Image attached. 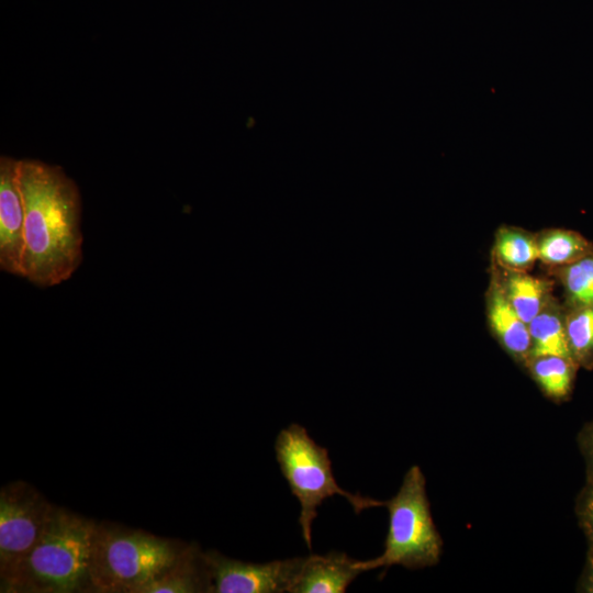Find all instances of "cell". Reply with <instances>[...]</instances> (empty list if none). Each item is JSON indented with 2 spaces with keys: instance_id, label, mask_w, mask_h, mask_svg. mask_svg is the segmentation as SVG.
<instances>
[{
  "instance_id": "7c38bea8",
  "label": "cell",
  "mask_w": 593,
  "mask_h": 593,
  "mask_svg": "<svg viewBox=\"0 0 593 593\" xmlns=\"http://www.w3.org/2000/svg\"><path fill=\"white\" fill-rule=\"evenodd\" d=\"M530 357L562 356L571 358L564 323V306L555 298L528 323ZM529 360V359H528Z\"/></svg>"
},
{
  "instance_id": "277c9868",
  "label": "cell",
  "mask_w": 593,
  "mask_h": 593,
  "mask_svg": "<svg viewBox=\"0 0 593 593\" xmlns=\"http://www.w3.org/2000/svg\"><path fill=\"white\" fill-rule=\"evenodd\" d=\"M389 512V529L384 550L377 558L356 564L362 572L391 566L410 570L424 569L439 562L443 539L430 513L426 479L418 466L404 474L398 493L384 502Z\"/></svg>"
},
{
  "instance_id": "8992f818",
  "label": "cell",
  "mask_w": 593,
  "mask_h": 593,
  "mask_svg": "<svg viewBox=\"0 0 593 593\" xmlns=\"http://www.w3.org/2000/svg\"><path fill=\"white\" fill-rule=\"evenodd\" d=\"M53 507L24 483L0 493V570L2 582L19 568L36 544Z\"/></svg>"
},
{
  "instance_id": "7a4b0ae2",
  "label": "cell",
  "mask_w": 593,
  "mask_h": 593,
  "mask_svg": "<svg viewBox=\"0 0 593 593\" xmlns=\"http://www.w3.org/2000/svg\"><path fill=\"white\" fill-rule=\"evenodd\" d=\"M94 529L93 522L53 507L36 544L4 581V588L48 593H70L91 588Z\"/></svg>"
},
{
  "instance_id": "2e32d148",
  "label": "cell",
  "mask_w": 593,
  "mask_h": 593,
  "mask_svg": "<svg viewBox=\"0 0 593 593\" xmlns=\"http://www.w3.org/2000/svg\"><path fill=\"white\" fill-rule=\"evenodd\" d=\"M566 333L572 359L580 368L593 369V306L563 305Z\"/></svg>"
},
{
  "instance_id": "ac0fdd59",
  "label": "cell",
  "mask_w": 593,
  "mask_h": 593,
  "mask_svg": "<svg viewBox=\"0 0 593 593\" xmlns=\"http://www.w3.org/2000/svg\"><path fill=\"white\" fill-rule=\"evenodd\" d=\"M574 511L586 538L588 549L593 550V479H585L577 496Z\"/></svg>"
},
{
  "instance_id": "4fadbf2b",
  "label": "cell",
  "mask_w": 593,
  "mask_h": 593,
  "mask_svg": "<svg viewBox=\"0 0 593 593\" xmlns=\"http://www.w3.org/2000/svg\"><path fill=\"white\" fill-rule=\"evenodd\" d=\"M492 260L500 269L528 272L538 260L536 235L518 227H499L492 248Z\"/></svg>"
},
{
  "instance_id": "e0dca14e",
  "label": "cell",
  "mask_w": 593,
  "mask_h": 593,
  "mask_svg": "<svg viewBox=\"0 0 593 593\" xmlns=\"http://www.w3.org/2000/svg\"><path fill=\"white\" fill-rule=\"evenodd\" d=\"M550 272L563 288L566 305L593 306V251Z\"/></svg>"
},
{
  "instance_id": "ffe728a7",
  "label": "cell",
  "mask_w": 593,
  "mask_h": 593,
  "mask_svg": "<svg viewBox=\"0 0 593 593\" xmlns=\"http://www.w3.org/2000/svg\"><path fill=\"white\" fill-rule=\"evenodd\" d=\"M577 591L593 593V550L586 551L585 564L579 578Z\"/></svg>"
},
{
  "instance_id": "5b68a950",
  "label": "cell",
  "mask_w": 593,
  "mask_h": 593,
  "mask_svg": "<svg viewBox=\"0 0 593 593\" xmlns=\"http://www.w3.org/2000/svg\"><path fill=\"white\" fill-rule=\"evenodd\" d=\"M275 451L281 473L300 502L299 523L309 549L312 547V523L317 516V507L327 497L344 496L356 513L384 506L383 501L342 489L334 478L328 450L317 445L303 426L293 423L283 428L277 436Z\"/></svg>"
},
{
  "instance_id": "6da1fadb",
  "label": "cell",
  "mask_w": 593,
  "mask_h": 593,
  "mask_svg": "<svg viewBox=\"0 0 593 593\" xmlns=\"http://www.w3.org/2000/svg\"><path fill=\"white\" fill-rule=\"evenodd\" d=\"M24 203L22 277L38 287L68 280L82 260L80 194L58 166L20 160Z\"/></svg>"
},
{
  "instance_id": "8fae6325",
  "label": "cell",
  "mask_w": 593,
  "mask_h": 593,
  "mask_svg": "<svg viewBox=\"0 0 593 593\" xmlns=\"http://www.w3.org/2000/svg\"><path fill=\"white\" fill-rule=\"evenodd\" d=\"M505 296L528 324L552 299L553 282L528 272L508 271L493 265Z\"/></svg>"
},
{
  "instance_id": "d6986e66",
  "label": "cell",
  "mask_w": 593,
  "mask_h": 593,
  "mask_svg": "<svg viewBox=\"0 0 593 593\" xmlns=\"http://www.w3.org/2000/svg\"><path fill=\"white\" fill-rule=\"evenodd\" d=\"M578 446L585 463V479H593V419L579 432Z\"/></svg>"
},
{
  "instance_id": "30bf717a",
  "label": "cell",
  "mask_w": 593,
  "mask_h": 593,
  "mask_svg": "<svg viewBox=\"0 0 593 593\" xmlns=\"http://www.w3.org/2000/svg\"><path fill=\"white\" fill-rule=\"evenodd\" d=\"M345 552L304 557L289 593H344L362 571Z\"/></svg>"
},
{
  "instance_id": "ba28073f",
  "label": "cell",
  "mask_w": 593,
  "mask_h": 593,
  "mask_svg": "<svg viewBox=\"0 0 593 593\" xmlns=\"http://www.w3.org/2000/svg\"><path fill=\"white\" fill-rule=\"evenodd\" d=\"M20 160L0 158V267L22 277L24 203L20 188Z\"/></svg>"
},
{
  "instance_id": "3957f363",
  "label": "cell",
  "mask_w": 593,
  "mask_h": 593,
  "mask_svg": "<svg viewBox=\"0 0 593 593\" xmlns=\"http://www.w3.org/2000/svg\"><path fill=\"white\" fill-rule=\"evenodd\" d=\"M184 553L171 541L141 532L96 525L90 584L99 592L136 591Z\"/></svg>"
},
{
  "instance_id": "52a82bcc",
  "label": "cell",
  "mask_w": 593,
  "mask_h": 593,
  "mask_svg": "<svg viewBox=\"0 0 593 593\" xmlns=\"http://www.w3.org/2000/svg\"><path fill=\"white\" fill-rule=\"evenodd\" d=\"M204 559L210 574V592L281 593L290 591L304 557L249 563L219 552H208Z\"/></svg>"
},
{
  "instance_id": "9a60e30c",
  "label": "cell",
  "mask_w": 593,
  "mask_h": 593,
  "mask_svg": "<svg viewBox=\"0 0 593 593\" xmlns=\"http://www.w3.org/2000/svg\"><path fill=\"white\" fill-rule=\"evenodd\" d=\"M538 260L550 269L570 265L593 251L582 234L566 228H548L536 234Z\"/></svg>"
},
{
  "instance_id": "5bb4252c",
  "label": "cell",
  "mask_w": 593,
  "mask_h": 593,
  "mask_svg": "<svg viewBox=\"0 0 593 593\" xmlns=\"http://www.w3.org/2000/svg\"><path fill=\"white\" fill-rule=\"evenodd\" d=\"M525 367L542 393L556 402L569 399L580 369L573 359L553 355L529 358Z\"/></svg>"
},
{
  "instance_id": "9c48e42d",
  "label": "cell",
  "mask_w": 593,
  "mask_h": 593,
  "mask_svg": "<svg viewBox=\"0 0 593 593\" xmlns=\"http://www.w3.org/2000/svg\"><path fill=\"white\" fill-rule=\"evenodd\" d=\"M486 317L490 329L502 348L516 362L525 366L532 347L528 324L508 302L493 271L486 292Z\"/></svg>"
}]
</instances>
